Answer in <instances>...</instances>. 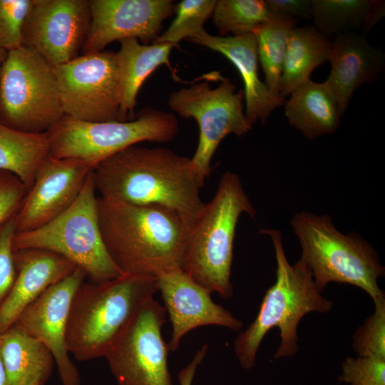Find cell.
Masks as SVG:
<instances>
[{"label":"cell","instance_id":"cell-1","mask_svg":"<svg viewBox=\"0 0 385 385\" xmlns=\"http://www.w3.org/2000/svg\"><path fill=\"white\" fill-rule=\"evenodd\" d=\"M92 176L98 197L133 205H158L190 224L205 203L191 159L163 148L130 145L97 164Z\"/></svg>","mask_w":385,"mask_h":385},{"label":"cell","instance_id":"cell-2","mask_svg":"<svg viewBox=\"0 0 385 385\" xmlns=\"http://www.w3.org/2000/svg\"><path fill=\"white\" fill-rule=\"evenodd\" d=\"M105 246L124 274H158L182 269L190 224L158 205H133L98 197Z\"/></svg>","mask_w":385,"mask_h":385},{"label":"cell","instance_id":"cell-3","mask_svg":"<svg viewBox=\"0 0 385 385\" xmlns=\"http://www.w3.org/2000/svg\"><path fill=\"white\" fill-rule=\"evenodd\" d=\"M260 232L270 235L272 241L276 279L267 290L255 320L234 342L235 355L246 370L255 366L260 345L273 327L279 329L281 337L274 359L291 356L298 351L297 327L302 317L312 312L326 313L333 306L331 300L322 296L303 260L289 264L280 232L262 229Z\"/></svg>","mask_w":385,"mask_h":385},{"label":"cell","instance_id":"cell-4","mask_svg":"<svg viewBox=\"0 0 385 385\" xmlns=\"http://www.w3.org/2000/svg\"><path fill=\"white\" fill-rule=\"evenodd\" d=\"M243 213L254 217L256 210L240 177L227 171L187 235L182 270L210 293L217 292L225 299L233 294L230 278L234 240Z\"/></svg>","mask_w":385,"mask_h":385},{"label":"cell","instance_id":"cell-5","mask_svg":"<svg viewBox=\"0 0 385 385\" xmlns=\"http://www.w3.org/2000/svg\"><path fill=\"white\" fill-rule=\"evenodd\" d=\"M158 291L155 276L125 274L83 282L69 311L66 345L78 361L104 357L140 306Z\"/></svg>","mask_w":385,"mask_h":385},{"label":"cell","instance_id":"cell-6","mask_svg":"<svg viewBox=\"0 0 385 385\" xmlns=\"http://www.w3.org/2000/svg\"><path fill=\"white\" fill-rule=\"evenodd\" d=\"M290 225L301 246L300 259L320 292L329 282H337L361 288L373 301L384 296L378 284L384 267L364 238L355 232H341L327 214L300 212Z\"/></svg>","mask_w":385,"mask_h":385},{"label":"cell","instance_id":"cell-7","mask_svg":"<svg viewBox=\"0 0 385 385\" xmlns=\"http://www.w3.org/2000/svg\"><path fill=\"white\" fill-rule=\"evenodd\" d=\"M14 249L56 253L81 268L94 282L125 275L111 257L102 237L92 171L67 210L38 228L16 233Z\"/></svg>","mask_w":385,"mask_h":385},{"label":"cell","instance_id":"cell-8","mask_svg":"<svg viewBox=\"0 0 385 385\" xmlns=\"http://www.w3.org/2000/svg\"><path fill=\"white\" fill-rule=\"evenodd\" d=\"M178 133L172 113L145 108L128 121L87 122L63 116L48 131L49 155L97 164L143 141L165 143Z\"/></svg>","mask_w":385,"mask_h":385},{"label":"cell","instance_id":"cell-9","mask_svg":"<svg viewBox=\"0 0 385 385\" xmlns=\"http://www.w3.org/2000/svg\"><path fill=\"white\" fill-rule=\"evenodd\" d=\"M63 116L53 66L23 46L9 51L0 73V123L46 133Z\"/></svg>","mask_w":385,"mask_h":385},{"label":"cell","instance_id":"cell-10","mask_svg":"<svg viewBox=\"0 0 385 385\" xmlns=\"http://www.w3.org/2000/svg\"><path fill=\"white\" fill-rule=\"evenodd\" d=\"M212 88L202 81L171 93L168 106L171 111L185 118H194L199 128L197 148L191 158L201 183L210 175L211 160L221 141L228 135L239 137L247 133L252 125L243 110V91L228 78Z\"/></svg>","mask_w":385,"mask_h":385},{"label":"cell","instance_id":"cell-11","mask_svg":"<svg viewBox=\"0 0 385 385\" xmlns=\"http://www.w3.org/2000/svg\"><path fill=\"white\" fill-rule=\"evenodd\" d=\"M166 311L151 297L137 310L105 354L118 385H173L170 351L162 335Z\"/></svg>","mask_w":385,"mask_h":385},{"label":"cell","instance_id":"cell-12","mask_svg":"<svg viewBox=\"0 0 385 385\" xmlns=\"http://www.w3.org/2000/svg\"><path fill=\"white\" fill-rule=\"evenodd\" d=\"M53 72L64 116L87 122L118 120L120 93L115 52L82 54L53 66Z\"/></svg>","mask_w":385,"mask_h":385},{"label":"cell","instance_id":"cell-13","mask_svg":"<svg viewBox=\"0 0 385 385\" xmlns=\"http://www.w3.org/2000/svg\"><path fill=\"white\" fill-rule=\"evenodd\" d=\"M91 22L89 0H34L25 21L21 46L53 66L78 56Z\"/></svg>","mask_w":385,"mask_h":385},{"label":"cell","instance_id":"cell-14","mask_svg":"<svg viewBox=\"0 0 385 385\" xmlns=\"http://www.w3.org/2000/svg\"><path fill=\"white\" fill-rule=\"evenodd\" d=\"M87 277L77 267L48 287L19 316L16 327L41 342L51 353L63 385H80L78 370L66 345L69 311L74 294Z\"/></svg>","mask_w":385,"mask_h":385},{"label":"cell","instance_id":"cell-15","mask_svg":"<svg viewBox=\"0 0 385 385\" xmlns=\"http://www.w3.org/2000/svg\"><path fill=\"white\" fill-rule=\"evenodd\" d=\"M91 22L82 54L103 51L116 40L153 43L165 19L175 12L170 0H89Z\"/></svg>","mask_w":385,"mask_h":385},{"label":"cell","instance_id":"cell-16","mask_svg":"<svg viewBox=\"0 0 385 385\" xmlns=\"http://www.w3.org/2000/svg\"><path fill=\"white\" fill-rule=\"evenodd\" d=\"M93 169L83 160L48 155L40 164L15 217L16 233L38 228L67 210Z\"/></svg>","mask_w":385,"mask_h":385},{"label":"cell","instance_id":"cell-17","mask_svg":"<svg viewBox=\"0 0 385 385\" xmlns=\"http://www.w3.org/2000/svg\"><path fill=\"white\" fill-rule=\"evenodd\" d=\"M155 277L172 324V336L168 343L171 351L179 348L187 333L199 327L216 325L232 331L242 328L240 319L216 304L211 298V293L182 269L165 271Z\"/></svg>","mask_w":385,"mask_h":385},{"label":"cell","instance_id":"cell-18","mask_svg":"<svg viewBox=\"0 0 385 385\" xmlns=\"http://www.w3.org/2000/svg\"><path fill=\"white\" fill-rule=\"evenodd\" d=\"M16 274L0 305V335L11 327L21 312L48 287L78 267L65 257L39 249L14 250Z\"/></svg>","mask_w":385,"mask_h":385},{"label":"cell","instance_id":"cell-19","mask_svg":"<svg viewBox=\"0 0 385 385\" xmlns=\"http://www.w3.org/2000/svg\"><path fill=\"white\" fill-rule=\"evenodd\" d=\"M188 40L221 53L236 67L244 84L245 113L252 125L257 120L265 123L274 109L284 104V98L274 96L260 78L255 34L217 36L203 29Z\"/></svg>","mask_w":385,"mask_h":385},{"label":"cell","instance_id":"cell-20","mask_svg":"<svg viewBox=\"0 0 385 385\" xmlns=\"http://www.w3.org/2000/svg\"><path fill=\"white\" fill-rule=\"evenodd\" d=\"M331 70L324 81L332 92L342 117L356 88L373 82L384 67V57L354 31L338 34L332 41Z\"/></svg>","mask_w":385,"mask_h":385},{"label":"cell","instance_id":"cell-21","mask_svg":"<svg viewBox=\"0 0 385 385\" xmlns=\"http://www.w3.org/2000/svg\"><path fill=\"white\" fill-rule=\"evenodd\" d=\"M119 41L120 48L115 53L120 93L118 120L128 121L135 118L138 93L145 79L162 65L170 67L169 56L174 46L143 44L135 38Z\"/></svg>","mask_w":385,"mask_h":385},{"label":"cell","instance_id":"cell-22","mask_svg":"<svg viewBox=\"0 0 385 385\" xmlns=\"http://www.w3.org/2000/svg\"><path fill=\"white\" fill-rule=\"evenodd\" d=\"M284 105L289 125L309 140L333 133L340 125L337 101L325 82L309 79L296 88Z\"/></svg>","mask_w":385,"mask_h":385},{"label":"cell","instance_id":"cell-23","mask_svg":"<svg viewBox=\"0 0 385 385\" xmlns=\"http://www.w3.org/2000/svg\"><path fill=\"white\" fill-rule=\"evenodd\" d=\"M0 337L7 385H44L54 362L50 351L15 326Z\"/></svg>","mask_w":385,"mask_h":385},{"label":"cell","instance_id":"cell-24","mask_svg":"<svg viewBox=\"0 0 385 385\" xmlns=\"http://www.w3.org/2000/svg\"><path fill=\"white\" fill-rule=\"evenodd\" d=\"M332 41L314 26L295 27L289 38L279 85L284 98L309 80L312 71L329 61Z\"/></svg>","mask_w":385,"mask_h":385},{"label":"cell","instance_id":"cell-25","mask_svg":"<svg viewBox=\"0 0 385 385\" xmlns=\"http://www.w3.org/2000/svg\"><path fill=\"white\" fill-rule=\"evenodd\" d=\"M312 20L324 36L361 29L368 33L384 16V1L376 0H311Z\"/></svg>","mask_w":385,"mask_h":385},{"label":"cell","instance_id":"cell-26","mask_svg":"<svg viewBox=\"0 0 385 385\" xmlns=\"http://www.w3.org/2000/svg\"><path fill=\"white\" fill-rule=\"evenodd\" d=\"M49 153L48 132L29 133L0 123V170L16 176L28 190L40 164Z\"/></svg>","mask_w":385,"mask_h":385},{"label":"cell","instance_id":"cell-27","mask_svg":"<svg viewBox=\"0 0 385 385\" xmlns=\"http://www.w3.org/2000/svg\"><path fill=\"white\" fill-rule=\"evenodd\" d=\"M297 22L294 18L271 13L267 21L254 32L258 58L265 76V83L277 97H282L279 85L284 57L289 36Z\"/></svg>","mask_w":385,"mask_h":385},{"label":"cell","instance_id":"cell-28","mask_svg":"<svg viewBox=\"0 0 385 385\" xmlns=\"http://www.w3.org/2000/svg\"><path fill=\"white\" fill-rule=\"evenodd\" d=\"M271 13L263 0H219L212 21L220 36L253 33L270 18Z\"/></svg>","mask_w":385,"mask_h":385},{"label":"cell","instance_id":"cell-29","mask_svg":"<svg viewBox=\"0 0 385 385\" xmlns=\"http://www.w3.org/2000/svg\"><path fill=\"white\" fill-rule=\"evenodd\" d=\"M216 0H183L175 5V17L169 27L153 42L174 46L183 39L203 30V25L212 15Z\"/></svg>","mask_w":385,"mask_h":385},{"label":"cell","instance_id":"cell-30","mask_svg":"<svg viewBox=\"0 0 385 385\" xmlns=\"http://www.w3.org/2000/svg\"><path fill=\"white\" fill-rule=\"evenodd\" d=\"M374 303V313L354 334L353 348L359 356L385 359V297H379Z\"/></svg>","mask_w":385,"mask_h":385},{"label":"cell","instance_id":"cell-31","mask_svg":"<svg viewBox=\"0 0 385 385\" xmlns=\"http://www.w3.org/2000/svg\"><path fill=\"white\" fill-rule=\"evenodd\" d=\"M34 0H0V48L21 47L24 25Z\"/></svg>","mask_w":385,"mask_h":385},{"label":"cell","instance_id":"cell-32","mask_svg":"<svg viewBox=\"0 0 385 385\" xmlns=\"http://www.w3.org/2000/svg\"><path fill=\"white\" fill-rule=\"evenodd\" d=\"M338 381L349 385H385V359L347 357L342 364Z\"/></svg>","mask_w":385,"mask_h":385},{"label":"cell","instance_id":"cell-33","mask_svg":"<svg viewBox=\"0 0 385 385\" xmlns=\"http://www.w3.org/2000/svg\"><path fill=\"white\" fill-rule=\"evenodd\" d=\"M15 217L0 225V305L9 294L16 274L14 249Z\"/></svg>","mask_w":385,"mask_h":385},{"label":"cell","instance_id":"cell-34","mask_svg":"<svg viewBox=\"0 0 385 385\" xmlns=\"http://www.w3.org/2000/svg\"><path fill=\"white\" fill-rule=\"evenodd\" d=\"M27 192L16 176L0 170V225L16 215Z\"/></svg>","mask_w":385,"mask_h":385},{"label":"cell","instance_id":"cell-35","mask_svg":"<svg viewBox=\"0 0 385 385\" xmlns=\"http://www.w3.org/2000/svg\"><path fill=\"white\" fill-rule=\"evenodd\" d=\"M266 3L270 13L312 19L311 0H267Z\"/></svg>","mask_w":385,"mask_h":385},{"label":"cell","instance_id":"cell-36","mask_svg":"<svg viewBox=\"0 0 385 385\" xmlns=\"http://www.w3.org/2000/svg\"><path fill=\"white\" fill-rule=\"evenodd\" d=\"M207 349L208 345L207 344H203L196 351L188 365L180 371L178 376L180 385H192L196 370L203 361Z\"/></svg>","mask_w":385,"mask_h":385},{"label":"cell","instance_id":"cell-37","mask_svg":"<svg viewBox=\"0 0 385 385\" xmlns=\"http://www.w3.org/2000/svg\"><path fill=\"white\" fill-rule=\"evenodd\" d=\"M0 385H7L6 374L1 356V340L0 337Z\"/></svg>","mask_w":385,"mask_h":385},{"label":"cell","instance_id":"cell-38","mask_svg":"<svg viewBox=\"0 0 385 385\" xmlns=\"http://www.w3.org/2000/svg\"><path fill=\"white\" fill-rule=\"evenodd\" d=\"M7 53H8V51L0 48V73H1V71L3 63H4V62L5 61V58L6 57V56H7Z\"/></svg>","mask_w":385,"mask_h":385}]
</instances>
